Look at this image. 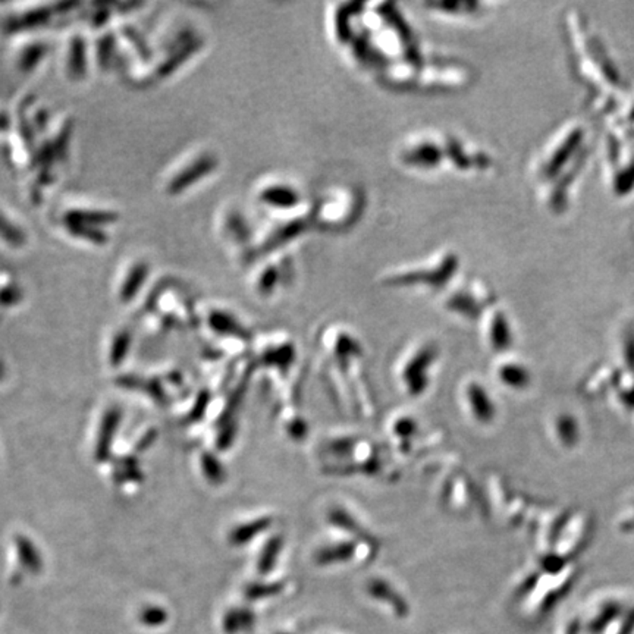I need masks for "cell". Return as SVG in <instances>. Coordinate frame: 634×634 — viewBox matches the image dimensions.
<instances>
[{
	"label": "cell",
	"mask_w": 634,
	"mask_h": 634,
	"mask_svg": "<svg viewBox=\"0 0 634 634\" xmlns=\"http://www.w3.org/2000/svg\"><path fill=\"white\" fill-rule=\"evenodd\" d=\"M396 159L417 174H436L448 169V134L439 131H417L401 140Z\"/></svg>",
	"instance_id": "cell-4"
},
{
	"label": "cell",
	"mask_w": 634,
	"mask_h": 634,
	"mask_svg": "<svg viewBox=\"0 0 634 634\" xmlns=\"http://www.w3.org/2000/svg\"><path fill=\"white\" fill-rule=\"evenodd\" d=\"M257 198L261 205L272 209L275 213L290 212L307 203L298 183L283 176H275L266 181L257 190Z\"/></svg>",
	"instance_id": "cell-8"
},
{
	"label": "cell",
	"mask_w": 634,
	"mask_h": 634,
	"mask_svg": "<svg viewBox=\"0 0 634 634\" xmlns=\"http://www.w3.org/2000/svg\"><path fill=\"white\" fill-rule=\"evenodd\" d=\"M311 226H314L311 203H306L302 207L290 212H278L276 219L272 222L261 240V252L264 254L280 252L282 248L288 247L298 237L304 235Z\"/></svg>",
	"instance_id": "cell-5"
},
{
	"label": "cell",
	"mask_w": 634,
	"mask_h": 634,
	"mask_svg": "<svg viewBox=\"0 0 634 634\" xmlns=\"http://www.w3.org/2000/svg\"><path fill=\"white\" fill-rule=\"evenodd\" d=\"M5 125H6V119L4 118V116H2V115H0V128L5 127Z\"/></svg>",
	"instance_id": "cell-17"
},
{
	"label": "cell",
	"mask_w": 634,
	"mask_h": 634,
	"mask_svg": "<svg viewBox=\"0 0 634 634\" xmlns=\"http://www.w3.org/2000/svg\"><path fill=\"white\" fill-rule=\"evenodd\" d=\"M351 555V545H338L333 548H326L319 554L321 561H332V559H347Z\"/></svg>",
	"instance_id": "cell-14"
},
{
	"label": "cell",
	"mask_w": 634,
	"mask_h": 634,
	"mask_svg": "<svg viewBox=\"0 0 634 634\" xmlns=\"http://www.w3.org/2000/svg\"><path fill=\"white\" fill-rule=\"evenodd\" d=\"M444 306L448 311L462 316L465 319H476L481 314L486 303L488 290L477 278H454L446 285Z\"/></svg>",
	"instance_id": "cell-6"
},
{
	"label": "cell",
	"mask_w": 634,
	"mask_h": 634,
	"mask_svg": "<svg viewBox=\"0 0 634 634\" xmlns=\"http://www.w3.org/2000/svg\"><path fill=\"white\" fill-rule=\"evenodd\" d=\"M360 4H338L328 13L329 34L337 44L348 46L357 32L361 11Z\"/></svg>",
	"instance_id": "cell-9"
},
{
	"label": "cell",
	"mask_w": 634,
	"mask_h": 634,
	"mask_svg": "<svg viewBox=\"0 0 634 634\" xmlns=\"http://www.w3.org/2000/svg\"><path fill=\"white\" fill-rule=\"evenodd\" d=\"M278 549H279V541H276V539H275V542H272L268 548H266V550H264L266 555H264V558H263V562H264L266 565H272L273 558L276 557Z\"/></svg>",
	"instance_id": "cell-16"
},
{
	"label": "cell",
	"mask_w": 634,
	"mask_h": 634,
	"mask_svg": "<svg viewBox=\"0 0 634 634\" xmlns=\"http://www.w3.org/2000/svg\"><path fill=\"white\" fill-rule=\"evenodd\" d=\"M266 526V523L264 522H256V523H253L252 526H248V533L250 535H254V533H260L261 530H263V527ZM245 527V526H244ZM247 529V527H245ZM250 536H247V530H244V529H241V530H238L237 531V536H233V539H237L238 542H247L245 539H248Z\"/></svg>",
	"instance_id": "cell-15"
},
{
	"label": "cell",
	"mask_w": 634,
	"mask_h": 634,
	"mask_svg": "<svg viewBox=\"0 0 634 634\" xmlns=\"http://www.w3.org/2000/svg\"><path fill=\"white\" fill-rule=\"evenodd\" d=\"M489 337L491 342L496 347L507 344V323L504 322V316L499 311L493 313L489 323Z\"/></svg>",
	"instance_id": "cell-13"
},
{
	"label": "cell",
	"mask_w": 634,
	"mask_h": 634,
	"mask_svg": "<svg viewBox=\"0 0 634 634\" xmlns=\"http://www.w3.org/2000/svg\"><path fill=\"white\" fill-rule=\"evenodd\" d=\"M467 399L472 407V413L479 422H488L492 417V404L489 401V396L480 385L477 383H472L467 388Z\"/></svg>",
	"instance_id": "cell-12"
},
{
	"label": "cell",
	"mask_w": 634,
	"mask_h": 634,
	"mask_svg": "<svg viewBox=\"0 0 634 634\" xmlns=\"http://www.w3.org/2000/svg\"><path fill=\"white\" fill-rule=\"evenodd\" d=\"M363 209V194L357 188L330 187L311 203L313 225L325 231H342L357 222Z\"/></svg>",
	"instance_id": "cell-3"
},
{
	"label": "cell",
	"mask_w": 634,
	"mask_h": 634,
	"mask_svg": "<svg viewBox=\"0 0 634 634\" xmlns=\"http://www.w3.org/2000/svg\"><path fill=\"white\" fill-rule=\"evenodd\" d=\"M295 261L294 259L283 253L282 257L273 259L266 263L260 269V273L256 279L257 291L263 295H271L278 287H283L290 283L294 278Z\"/></svg>",
	"instance_id": "cell-10"
},
{
	"label": "cell",
	"mask_w": 634,
	"mask_h": 634,
	"mask_svg": "<svg viewBox=\"0 0 634 634\" xmlns=\"http://www.w3.org/2000/svg\"><path fill=\"white\" fill-rule=\"evenodd\" d=\"M470 72L460 63L425 62L417 59L396 60L385 71V81L394 87H423L425 90L449 91L465 86Z\"/></svg>",
	"instance_id": "cell-1"
},
{
	"label": "cell",
	"mask_w": 634,
	"mask_h": 634,
	"mask_svg": "<svg viewBox=\"0 0 634 634\" xmlns=\"http://www.w3.org/2000/svg\"><path fill=\"white\" fill-rule=\"evenodd\" d=\"M460 264V256L454 250L442 248L420 261L396 266L387 272L383 282L396 288H446L457 276Z\"/></svg>",
	"instance_id": "cell-2"
},
{
	"label": "cell",
	"mask_w": 634,
	"mask_h": 634,
	"mask_svg": "<svg viewBox=\"0 0 634 634\" xmlns=\"http://www.w3.org/2000/svg\"><path fill=\"white\" fill-rule=\"evenodd\" d=\"M436 357V349L426 345L417 351V354L410 360L408 367L404 372V380L408 387V391L414 395L425 391L427 382V369L432 360Z\"/></svg>",
	"instance_id": "cell-11"
},
{
	"label": "cell",
	"mask_w": 634,
	"mask_h": 634,
	"mask_svg": "<svg viewBox=\"0 0 634 634\" xmlns=\"http://www.w3.org/2000/svg\"><path fill=\"white\" fill-rule=\"evenodd\" d=\"M492 166V157L481 145L448 134V169L461 175H480Z\"/></svg>",
	"instance_id": "cell-7"
}]
</instances>
